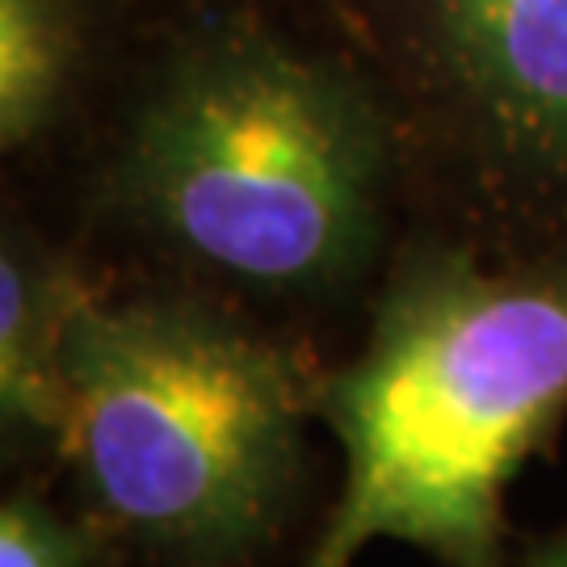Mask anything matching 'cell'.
<instances>
[{"label":"cell","instance_id":"1","mask_svg":"<svg viewBox=\"0 0 567 567\" xmlns=\"http://www.w3.org/2000/svg\"><path fill=\"white\" fill-rule=\"evenodd\" d=\"M316 421L341 484L295 567H358L379 543L505 567L508 496L567 425V244L404 248L362 349L320 374Z\"/></svg>","mask_w":567,"mask_h":567},{"label":"cell","instance_id":"2","mask_svg":"<svg viewBox=\"0 0 567 567\" xmlns=\"http://www.w3.org/2000/svg\"><path fill=\"white\" fill-rule=\"evenodd\" d=\"M324 365L189 290L81 286L55 442L81 517L143 567H261L311 487Z\"/></svg>","mask_w":567,"mask_h":567},{"label":"cell","instance_id":"3","mask_svg":"<svg viewBox=\"0 0 567 567\" xmlns=\"http://www.w3.org/2000/svg\"><path fill=\"white\" fill-rule=\"evenodd\" d=\"M395 140L349 72L219 30L156 84L118 164L131 219L177 261L265 299H328L386 240Z\"/></svg>","mask_w":567,"mask_h":567},{"label":"cell","instance_id":"4","mask_svg":"<svg viewBox=\"0 0 567 567\" xmlns=\"http://www.w3.org/2000/svg\"><path fill=\"white\" fill-rule=\"evenodd\" d=\"M458 182L496 244H567V0H400Z\"/></svg>","mask_w":567,"mask_h":567},{"label":"cell","instance_id":"5","mask_svg":"<svg viewBox=\"0 0 567 567\" xmlns=\"http://www.w3.org/2000/svg\"><path fill=\"white\" fill-rule=\"evenodd\" d=\"M76 290L30 236L0 224V463L55 442L60 341Z\"/></svg>","mask_w":567,"mask_h":567},{"label":"cell","instance_id":"6","mask_svg":"<svg viewBox=\"0 0 567 567\" xmlns=\"http://www.w3.org/2000/svg\"><path fill=\"white\" fill-rule=\"evenodd\" d=\"M68 72V25L55 0H0V152L25 140Z\"/></svg>","mask_w":567,"mask_h":567},{"label":"cell","instance_id":"7","mask_svg":"<svg viewBox=\"0 0 567 567\" xmlns=\"http://www.w3.org/2000/svg\"><path fill=\"white\" fill-rule=\"evenodd\" d=\"M110 559L102 534L39 496L0 492V567H97Z\"/></svg>","mask_w":567,"mask_h":567},{"label":"cell","instance_id":"8","mask_svg":"<svg viewBox=\"0 0 567 567\" xmlns=\"http://www.w3.org/2000/svg\"><path fill=\"white\" fill-rule=\"evenodd\" d=\"M505 567H567V526L550 529L547 538L517 547Z\"/></svg>","mask_w":567,"mask_h":567}]
</instances>
